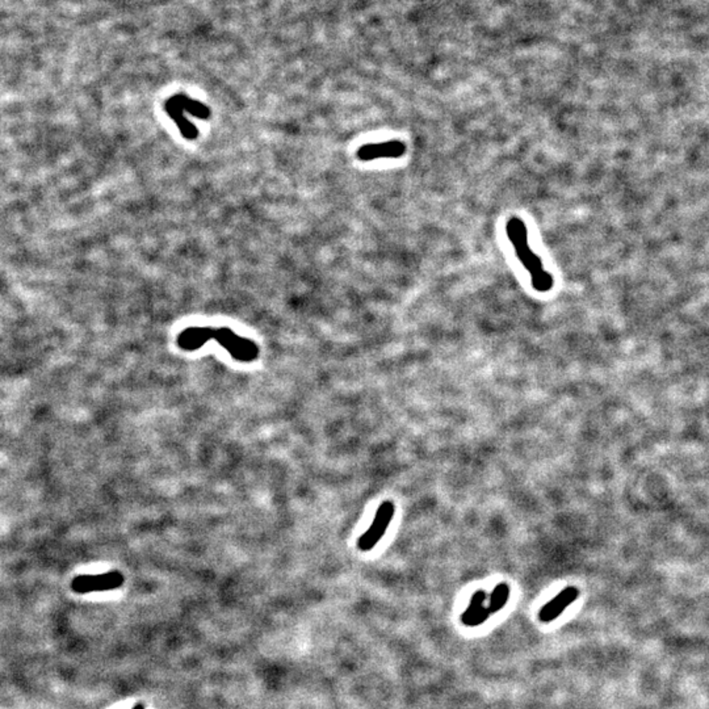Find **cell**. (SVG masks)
Wrapping results in <instances>:
<instances>
[{
    "instance_id": "cell-3",
    "label": "cell",
    "mask_w": 709,
    "mask_h": 709,
    "mask_svg": "<svg viewBox=\"0 0 709 709\" xmlns=\"http://www.w3.org/2000/svg\"><path fill=\"white\" fill-rule=\"evenodd\" d=\"M125 582L121 571L112 570L104 574L78 575L71 582V590L77 594L99 593L120 589Z\"/></svg>"
},
{
    "instance_id": "cell-7",
    "label": "cell",
    "mask_w": 709,
    "mask_h": 709,
    "mask_svg": "<svg viewBox=\"0 0 709 709\" xmlns=\"http://www.w3.org/2000/svg\"><path fill=\"white\" fill-rule=\"evenodd\" d=\"M486 599H488V594L482 590L477 591L473 595L470 605H468L465 612L461 616V621L465 624L466 627H470V628L478 627L493 615L491 611L488 610V607L484 605Z\"/></svg>"
},
{
    "instance_id": "cell-10",
    "label": "cell",
    "mask_w": 709,
    "mask_h": 709,
    "mask_svg": "<svg viewBox=\"0 0 709 709\" xmlns=\"http://www.w3.org/2000/svg\"><path fill=\"white\" fill-rule=\"evenodd\" d=\"M509 596H510V587L507 583H500L494 591L490 595V602H488V610L491 611V614L494 612H498L500 611L504 605L507 603L509 600Z\"/></svg>"
},
{
    "instance_id": "cell-9",
    "label": "cell",
    "mask_w": 709,
    "mask_h": 709,
    "mask_svg": "<svg viewBox=\"0 0 709 709\" xmlns=\"http://www.w3.org/2000/svg\"><path fill=\"white\" fill-rule=\"evenodd\" d=\"M177 103L182 105V108L184 109V112L191 113L192 116L198 117L201 120H207L210 117V109L208 105L202 104L198 100H193L191 99L189 96L183 95V93H179V95H175Z\"/></svg>"
},
{
    "instance_id": "cell-11",
    "label": "cell",
    "mask_w": 709,
    "mask_h": 709,
    "mask_svg": "<svg viewBox=\"0 0 709 709\" xmlns=\"http://www.w3.org/2000/svg\"><path fill=\"white\" fill-rule=\"evenodd\" d=\"M133 709H145V707L142 704H138V706H136Z\"/></svg>"
},
{
    "instance_id": "cell-4",
    "label": "cell",
    "mask_w": 709,
    "mask_h": 709,
    "mask_svg": "<svg viewBox=\"0 0 709 709\" xmlns=\"http://www.w3.org/2000/svg\"><path fill=\"white\" fill-rule=\"evenodd\" d=\"M393 515H395V504L392 502H389V500L384 502L379 507L371 527L359 539L358 547H359L361 552H368V550H371V549L377 545V543L385 535L389 524L392 522Z\"/></svg>"
},
{
    "instance_id": "cell-5",
    "label": "cell",
    "mask_w": 709,
    "mask_h": 709,
    "mask_svg": "<svg viewBox=\"0 0 709 709\" xmlns=\"http://www.w3.org/2000/svg\"><path fill=\"white\" fill-rule=\"evenodd\" d=\"M406 152V145L402 141L390 140L379 143H368L358 149L356 157L361 162H371L376 159L401 158Z\"/></svg>"
},
{
    "instance_id": "cell-1",
    "label": "cell",
    "mask_w": 709,
    "mask_h": 709,
    "mask_svg": "<svg viewBox=\"0 0 709 709\" xmlns=\"http://www.w3.org/2000/svg\"><path fill=\"white\" fill-rule=\"evenodd\" d=\"M210 339L226 349L234 360L250 364L259 358L260 349L253 340L237 335L228 327H188L177 335L176 343L179 349L192 352L204 347Z\"/></svg>"
},
{
    "instance_id": "cell-6",
    "label": "cell",
    "mask_w": 709,
    "mask_h": 709,
    "mask_svg": "<svg viewBox=\"0 0 709 709\" xmlns=\"http://www.w3.org/2000/svg\"><path fill=\"white\" fill-rule=\"evenodd\" d=\"M578 595H580V590L573 586L562 590L555 599L548 602L547 605L541 608V611L539 612L540 621L550 623V621L556 620L573 602L577 600Z\"/></svg>"
},
{
    "instance_id": "cell-8",
    "label": "cell",
    "mask_w": 709,
    "mask_h": 709,
    "mask_svg": "<svg viewBox=\"0 0 709 709\" xmlns=\"http://www.w3.org/2000/svg\"><path fill=\"white\" fill-rule=\"evenodd\" d=\"M164 111L166 113L170 116V118L174 121L176 124V127L180 130L182 136L186 138V140H196L198 136V130L193 124H191L188 120H186V115H184V109L182 108V105L177 103L176 97L173 96L170 97L166 103H164Z\"/></svg>"
},
{
    "instance_id": "cell-2",
    "label": "cell",
    "mask_w": 709,
    "mask_h": 709,
    "mask_svg": "<svg viewBox=\"0 0 709 709\" xmlns=\"http://www.w3.org/2000/svg\"><path fill=\"white\" fill-rule=\"evenodd\" d=\"M506 233L509 239L511 241L518 259L522 262L524 268L531 276L534 289L537 292L549 291L555 282L553 276L548 273L544 269L541 259L531 250L528 244V233L525 223L518 217H512L511 220L507 222Z\"/></svg>"
}]
</instances>
